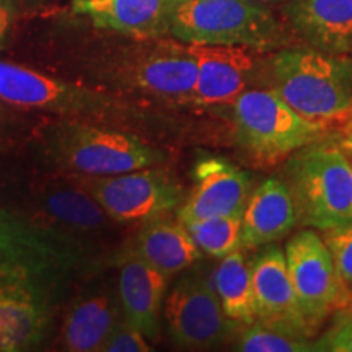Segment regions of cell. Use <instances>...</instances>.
Masks as SVG:
<instances>
[{"label": "cell", "instance_id": "9c48e42d", "mask_svg": "<svg viewBox=\"0 0 352 352\" xmlns=\"http://www.w3.org/2000/svg\"><path fill=\"white\" fill-rule=\"evenodd\" d=\"M284 253L298 305L311 327H318L336 308L347 307L349 296L323 236L311 230L298 232Z\"/></svg>", "mask_w": 352, "mask_h": 352}, {"label": "cell", "instance_id": "30bf717a", "mask_svg": "<svg viewBox=\"0 0 352 352\" xmlns=\"http://www.w3.org/2000/svg\"><path fill=\"white\" fill-rule=\"evenodd\" d=\"M127 76L132 85L155 98L192 101L197 60L191 44L155 38L148 46L132 52Z\"/></svg>", "mask_w": 352, "mask_h": 352}, {"label": "cell", "instance_id": "cb8c5ba5", "mask_svg": "<svg viewBox=\"0 0 352 352\" xmlns=\"http://www.w3.org/2000/svg\"><path fill=\"white\" fill-rule=\"evenodd\" d=\"M310 336L311 334L287 324L254 320L241 327L233 349L241 352H310L315 351Z\"/></svg>", "mask_w": 352, "mask_h": 352}, {"label": "cell", "instance_id": "f546056e", "mask_svg": "<svg viewBox=\"0 0 352 352\" xmlns=\"http://www.w3.org/2000/svg\"><path fill=\"white\" fill-rule=\"evenodd\" d=\"M340 135H341V147L344 151L352 152V116L340 124Z\"/></svg>", "mask_w": 352, "mask_h": 352}, {"label": "cell", "instance_id": "7c38bea8", "mask_svg": "<svg viewBox=\"0 0 352 352\" xmlns=\"http://www.w3.org/2000/svg\"><path fill=\"white\" fill-rule=\"evenodd\" d=\"M191 47L197 60L195 103H232L243 94L256 69V50L223 44H191Z\"/></svg>", "mask_w": 352, "mask_h": 352}, {"label": "cell", "instance_id": "4316f807", "mask_svg": "<svg viewBox=\"0 0 352 352\" xmlns=\"http://www.w3.org/2000/svg\"><path fill=\"white\" fill-rule=\"evenodd\" d=\"M103 352H148L152 351L151 342L142 333L138 331L124 320L120 321L114 331L104 342Z\"/></svg>", "mask_w": 352, "mask_h": 352}, {"label": "cell", "instance_id": "d4e9b609", "mask_svg": "<svg viewBox=\"0 0 352 352\" xmlns=\"http://www.w3.org/2000/svg\"><path fill=\"white\" fill-rule=\"evenodd\" d=\"M202 253L223 258L241 250V217L217 215L183 223Z\"/></svg>", "mask_w": 352, "mask_h": 352}, {"label": "cell", "instance_id": "3957f363", "mask_svg": "<svg viewBox=\"0 0 352 352\" xmlns=\"http://www.w3.org/2000/svg\"><path fill=\"white\" fill-rule=\"evenodd\" d=\"M171 34L188 44H223L252 50L274 47L283 28L263 3L250 0H184Z\"/></svg>", "mask_w": 352, "mask_h": 352}, {"label": "cell", "instance_id": "83f0119b", "mask_svg": "<svg viewBox=\"0 0 352 352\" xmlns=\"http://www.w3.org/2000/svg\"><path fill=\"white\" fill-rule=\"evenodd\" d=\"M315 351L352 352V311L341 315L323 336L314 341Z\"/></svg>", "mask_w": 352, "mask_h": 352}, {"label": "cell", "instance_id": "ffe728a7", "mask_svg": "<svg viewBox=\"0 0 352 352\" xmlns=\"http://www.w3.org/2000/svg\"><path fill=\"white\" fill-rule=\"evenodd\" d=\"M131 253L171 277L199 261L202 252L179 220L158 217L138 233Z\"/></svg>", "mask_w": 352, "mask_h": 352}, {"label": "cell", "instance_id": "ba28073f", "mask_svg": "<svg viewBox=\"0 0 352 352\" xmlns=\"http://www.w3.org/2000/svg\"><path fill=\"white\" fill-rule=\"evenodd\" d=\"M25 264L0 259V352L39 346L50 327L43 277Z\"/></svg>", "mask_w": 352, "mask_h": 352}, {"label": "cell", "instance_id": "836d02e7", "mask_svg": "<svg viewBox=\"0 0 352 352\" xmlns=\"http://www.w3.org/2000/svg\"><path fill=\"white\" fill-rule=\"evenodd\" d=\"M76 2H77V0H76Z\"/></svg>", "mask_w": 352, "mask_h": 352}, {"label": "cell", "instance_id": "7402d4cb", "mask_svg": "<svg viewBox=\"0 0 352 352\" xmlns=\"http://www.w3.org/2000/svg\"><path fill=\"white\" fill-rule=\"evenodd\" d=\"M43 208L52 223L67 232L100 230L107 215L78 178L72 183L51 184L44 189Z\"/></svg>", "mask_w": 352, "mask_h": 352}, {"label": "cell", "instance_id": "44dd1931", "mask_svg": "<svg viewBox=\"0 0 352 352\" xmlns=\"http://www.w3.org/2000/svg\"><path fill=\"white\" fill-rule=\"evenodd\" d=\"M122 320L121 310L107 294L90 296L74 303L59 333L60 349L101 352L104 342Z\"/></svg>", "mask_w": 352, "mask_h": 352}, {"label": "cell", "instance_id": "d6a6232c", "mask_svg": "<svg viewBox=\"0 0 352 352\" xmlns=\"http://www.w3.org/2000/svg\"><path fill=\"white\" fill-rule=\"evenodd\" d=\"M36 2H44V0H36Z\"/></svg>", "mask_w": 352, "mask_h": 352}, {"label": "cell", "instance_id": "5b68a950", "mask_svg": "<svg viewBox=\"0 0 352 352\" xmlns=\"http://www.w3.org/2000/svg\"><path fill=\"white\" fill-rule=\"evenodd\" d=\"M171 341L186 349H212L226 344L243 324L228 318L212 280L189 274L176 283L164 303Z\"/></svg>", "mask_w": 352, "mask_h": 352}, {"label": "cell", "instance_id": "ac0fdd59", "mask_svg": "<svg viewBox=\"0 0 352 352\" xmlns=\"http://www.w3.org/2000/svg\"><path fill=\"white\" fill-rule=\"evenodd\" d=\"M285 15L314 50L334 56L352 52V0H290Z\"/></svg>", "mask_w": 352, "mask_h": 352}, {"label": "cell", "instance_id": "e0dca14e", "mask_svg": "<svg viewBox=\"0 0 352 352\" xmlns=\"http://www.w3.org/2000/svg\"><path fill=\"white\" fill-rule=\"evenodd\" d=\"M298 223L292 192L283 179L271 178L252 191L241 214V248L258 250L284 239Z\"/></svg>", "mask_w": 352, "mask_h": 352}, {"label": "cell", "instance_id": "603a6c76", "mask_svg": "<svg viewBox=\"0 0 352 352\" xmlns=\"http://www.w3.org/2000/svg\"><path fill=\"white\" fill-rule=\"evenodd\" d=\"M212 284L228 318L241 324H250L256 320L252 263L246 261L241 250L220 258L214 271Z\"/></svg>", "mask_w": 352, "mask_h": 352}, {"label": "cell", "instance_id": "8992f818", "mask_svg": "<svg viewBox=\"0 0 352 352\" xmlns=\"http://www.w3.org/2000/svg\"><path fill=\"white\" fill-rule=\"evenodd\" d=\"M77 178L116 222H151L178 208L183 199L182 186L164 170Z\"/></svg>", "mask_w": 352, "mask_h": 352}, {"label": "cell", "instance_id": "4fadbf2b", "mask_svg": "<svg viewBox=\"0 0 352 352\" xmlns=\"http://www.w3.org/2000/svg\"><path fill=\"white\" fill-rule=\"evenodd\" d=\"M253 296L256 320L271 321L302 329L308 334L314 327L298 305L296 290L290 280L287 259L279 246L267 245L252 263Z\"/></svg>", "mask_w": 352, "mask_h": 352}, {"label": "cell", "instance_id": "5bb4252c", "mask_svg": "<svg viewBox=\"0 0 352 352\" xmlns=\"http://www.w3.org/2000/svg\"><path fill=\"white\" fill-rule=\"evenodd\" d=\"M184 0H77L76 10L90 16L95 26L135 39L171 34L175 13Z\"/></svg>", "mask_w": 352, "mask_h": 352}, {"label": "cell", "instance_id": "9a60e30c", "mask_svg": "<svg viewBox=\"0 0 352 352\" xmlns=\"http://www.w3.org/2000/svg\"><path fill=\"white\" fill-rule=\"evenodd\" d=\"M168 277L129 253L121 264L120 307L122 320L147 338L157 341L162 331V311Z\"/></svg>", "mask_w": 352, "mask_h": 352}, {"label": "cell", "instance_id": "8fae6325", "mask_svg": "<svg viewBox=\"0 0 352 352\" xmlns=\"http://www.w3.org/2000/svg\"><path fill=\"white\" fill-rule=\"evenodd\" d=\"M252 195V178L239 166L219 157H206L195 168V186L178 210L182 223L235 215L241 217Z\"/></svg>", "mask_w": 352, "mask_h": 352}, {"label": "cell", "instance_id": "2e32d148", "mask_svg": "<svg viewBox=\"0 0 352 352\" xmlns=\"http://www.w3.org/2000/svg\"><path fill=\"white\" fill-rule=\"evenodd\" d=\"M64 241L50 228L0 210V259L25 264L47 276L76 263V253Z\"/></svg>", "mask_w": 352, "mask_h": 352}, {"label": "cell", "instance_id": "52a82bcc", "mask_svg": "<svg viewBox=\"0 0 352 352\" xmlns=\"http://www.w3.org/2000/svg\"><path fill=\"white\" fill-rule=\"evenodd\" d=\"M57 158L80 176H113L148 168L160 153L142 140L122 132L74 126L59 135Z\"/></svg>", "mask_w": 352, "mask_h": 352}, {"label": "cell", "instance_id": "d6986e66", "mask_svg": "<svg viewBox=\"0 0 352 352\" xmlns=\"http://www.w3.org/2000/svg\"><path fill=\"white\" fill-rule=\"evenodd\" d=\"M0 100L15 107L43 109H77L94 101L91 94L80 88L3 60H0Z\"/></svg>", "mask_w": 352, "mask_h": 352}, {"label": "cell", "instance_id": "1f68e13d", "mask_svg": "<svg viewBox=\"0 0 352 352\" xmlns=\"http://www.w3.org/2000/svg\"><path fill=\"white\" fill-rule=\"evenodd\" d=\"M347 307H349V311H352V296L349 298V303H347Z\"/></svg>", "mask_w": 352, "mask_h": 352}, {"label": "cell", "instance_id": "6da1fadb", "mask_svg": "<svg viewBox=\"0 0 352 352\" xmlns=\"http://www.w3.org/2000/svg\"><path fill=\"white\" fill-rule=\"evenodd\" d=\"M271 90L294 111L321 126L352 116V63L318 50H285L270 65Z\"/></svg>", "mask_w": 352, "mask_h": 352}, {"label": "cell", "instance_id": "f1b7e54d", "mask_svg": "<svg viewBox=\"0 0 352 352\" xmlns=\"http://www.w3.org/2000/svg\"><path fill=\"white\" fill-rule=\"evenodd\" d=\"M12 12V0H0V44H2L3 38H6V34L8 32V26H10Z\"/></svg>", "mask_w": 352, "mask_h": 352}, {"label": "cell", "instance_id": "7a4b0ae2", "mask_svg": "<svg viewBox=\"0 0 352 352\" xmlns=\"http://www.w3.org/2000/svg\"><path fill=\"white\" fill-rule=\"evenodd\" d=\"M285 173L298 223L320 230L352 223V162L340 147L307 145Z\"/></svg>", "mask_w": 352, "mask_h": 352}, {"label": "cell", "instance_id": "4dcf8cb0", "mask_svg": "<svg viewBox=\"0 0 352 352\" xmlns=\"http://www.w3.org/2000/svg\"><path fill=\"white\" fill-rule=\"evenodd\" d=\"M250 2H256V3H270V2H277V0H250Z\"/></svg>", "mask_w": 352, "mask_h": 352}, {"label": "cell", "instance_id": "484cf974", "mask_svg": "<svg viewBox=\"0 0 352 352\" xmlns=\"http://www.w3.org/2000/svg\"><path fill=\"white\" fill-rule=\"evenodd\" d=\"M323 240L331 253L334 266L344 284L347 296H352V223L323 230ZM349 303V300H347Z\"/></svg>", "mask_w": 352, "mask_h": 352}, {"label": "cell", "instance_id": "277c9868", "mask_svg": "<svg viewBox=\"0 0 352 352\" xmlns=\"http://www.w3.org/2000/svg\"><path fill=\"white\" fill-rule=\"evenodd\" d=\"M236 139L250 155L274 164L316 142L324 127L294 111L271 90H245L232 101Z\"/></svg>", "mask_w": 352, "mask_h": 352}]
</instances>
